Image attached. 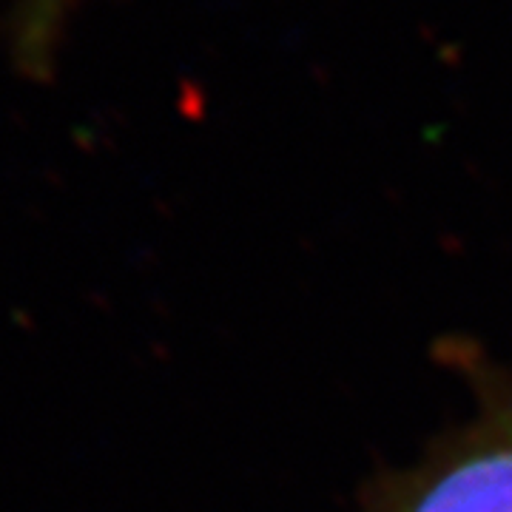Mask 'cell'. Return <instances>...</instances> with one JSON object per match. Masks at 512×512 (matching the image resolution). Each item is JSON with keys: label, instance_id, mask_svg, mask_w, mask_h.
<instances>
[{"label": "cell", "instance_id": "6da1fadb", "mask_svg": "<svg viewBox=\"0 0 512 512\" xmlns=\"http://www.w3.org/2000/svg\"><path fill=\"white\" fill-rule=\"evenodd\" d=\"M410 512H512V444L456 464Z\"/></svg>", "mask_w": 512, "mask_h": 512}]
</instances>
